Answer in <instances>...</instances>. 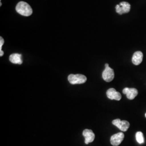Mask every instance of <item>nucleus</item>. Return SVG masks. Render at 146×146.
<instances>
[{
  "instance_id": "20e7f679",
  "label": "nucleus",
  "mask_w": 146,
  "mask_h": 146,
  "mask_svg": "<svg viewBox=\"0 0 146 146\" xmlns=\"http://www.w3.org/2000/svg\"><path fill=\"white\" fill-rule=\"evenodd\" d=\"M112 123L113 125L117 127L120 131H126L128 129L130 126V123L129 122L125 120L121 121L119 119L113 120L112 121Z\"/></svg>"
},
{
  "instance_id": "423d86ee",
  "label": "nucleus",
  "mask_w": 146,
  "mask_h": 146,
  "mask_svg": "<svg viewBox=\"0 0 146 146\" xmlns=\"http://www.w3.org/2000/svg\"><path fill=\"white\" fill-rule=\"evenodd\" d=\"M107 96L108 99L110 100H115L116 101H120L121 99V95L119 92H117L115 89L110 88L107 91Z\"/></svg>"
},
{
  "instance_id": "0eeeda50",
  "label": "nucleus",
  "mask_w": 146,
  "mask_h": 146,
  "mask_svg": "<svg viewBox=\"0 0 146 146\" xmlns=\"http://www.w3.org/2000/svg\"><path fill=\"white\" fill-rule=\"evenodd\" d=\"M83 135L85 137L84 142L86 145H88L89 143L93 142L95 139V134L93 131L90 130L86 129L83 131Z\"/></svg>"
},
{
  "instance_id": "f03ea898",
  "label": "nucleus",
  "mask_w": 146,
  "mask_h": 146,
  "mask_svg": "<svg viewBox=\"0 0 146 146\" xmlns=\"http://www.w3.org/2000/svg\"><path fill=\"white\" fill-rule=\"evenodd\" d=\"M68 80L70 84H82L87 81V78L82 74H70L68 77Z\"/></svg>"
},
{
  "instance_id": "6e6552de",
  "label": "nucleus",
  "mask_w": 146,
  "mask_h": 146,
  "mask_svg": "<svg viewBox=\"0 0 146 146\" xmlns=\"http://www.w3.org/2000/svg\"><path fill=\"white\" fill-rule=\"evenodd\" d=\"M123 93L127 95V98L129 100H133L138 94V90L136 88H129L126 87L123 89Z\"/></svg>"
},
{
  "instance_id": "39448f33",
  "label": "nucleus",
  "mask_w": 146,
  "mask_h": 146,
  "mask_svg": "<svg viewBox=\"0 0 146 146\" xmlns=\"http://www.w3.org/2000/svg\"><path fill=\"white\" fill-rule=\"evenodd\" d=\"M125 135L123 133L120 132L117 134H114L111 136L110 138V143L114 146H117L120 145L121 143L123 140Z\"/></svg>"
},
{
  "instance_id": "ddd939ff",
  "label": "nucleus",
  "mask_w": 146,
  "mask_h": 146,
  "mask_svg": "<svg viewBox=\"0 0 146 146\" xmlns=\"http://www.w3.org/2000/svg\"><path fill=\"white\" fill-rule=\"evenodd\" d=\"M4 42H5L4 39L2 37H0V52L2 51V46L4 44Z\"/></svg>"
},
{
  "instance_id": "1a4fd4ad",
  "label": "nucleus",
  "mask_w": 146,
  "mask_h": 146,
  "mask_svg": "<svg viewBox=\"0 0 146 146\" xmlns=\"http://www.w3.org/2000/svg\"><path fill=\"white\" fill-rule=\"evenodd\" d=\"M143 53L137 51L134 52V54L133 55L132 57V62L136 66L139 65L143 60Z\"/></svg>"
},
{
  "instance_id": "f257e3e1",
  "label": "nucleus",
  "mask_w": 146,
  "mask_h": 146,
  "mask_svg": "<svg viewBox=\"0 0 146 146\" xmlns=\"http://www.w3.org/2000/svg\"><path fill=\"white\" fill-rule=\"evenodd\" d=\"M16 11L19 14L24 16H31L33 13L31 7L23 1H21L17 3L16 7Z\"/></svg>"
},
{
  "instance_id": "4468645a",
  "label": "nucleus",
  "mask_w": 146,
  "mask_h": 146,
  "mask_svg": "<svg viewBox=\"0 0 146 146\" xmlns=\"http://www.w3.org/2000/svg\"><path fill=\"white\" fill-rule=\"evenodd\" d=\"M145 116H146V114H145Z\"/></svg>"
},
{
  "instance_id": "9d476101",
  "label": "nucleus",
  "mask_w": 146,
  "mask_h": 146,
  "mask_svg": "<svg viewBox=\"0 0 146 146\" xmlns=\"http://www.w3.org/2000/svg\"><path fill=\"white\" fill-rule=\"evenodd\" d=\"M9 60L11 62L14 64H21L23 61L22 60V55L17 53H14L10 55Z\"/></svg>"
},
{
  "instance_id": "f8f14e48",
  "label": "nucleus",
  "mask_w": 146,
  "mask_h": 146,
  "mask_svg": "<svg viewBox=\"0 0 146 146\" xmlns=\"http://www.w3.org/2000/svg\"><path fill=\"white\" fill-rule=\"evenodd\" d=\"M136 139L139 144L143 143L145 142L143 134L141 131H137L136 133Z\"/></svg>"
},
{
  "instance_id": "9b49d317",
  "label": "nucleus",
  "mask_w": 146,
  "mask_h": 146,
  "mask_svg": "<svg viewBox=\"0 0 146 146\" xmlns=\"http://www.w3.org/2000/svg\"><path fill=\"white\" fill-rule=\"evenodd\" d=\"M121 8V15L125 13H128L131 10V5L127 2H122L120 4Z\"/></svg>"
},
{
  "instance_id": "7ed1b4c3",
  "label": "nucleus",
  "mask_w": 146,
  "mask_h": 146,
  "mask_svg": "<svg viewBox=\"0 0 146 146\" xmlns=\"http://www.w3.org/2000/svg\"><path fill=\"white\" fill-rule=\"evenodd\" d=\"M105 67L102 73V78L105 81L110 82L114 78V72L112 68H110L108 63L105 64Z\"/></svg>"
}]
</instances>
